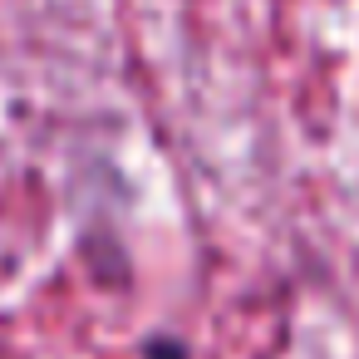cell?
I'll use <instances>...</instances> for the list:
<instances>
[{
    "label": "cell",
    "instance_id": "cell-1",
    "mask_svg": "<svg viewBox=\"0 0 359 359\" xmlns=\"http://www.w3.org/2000/svg\"><path fill=\"white\" fill-rule=\"evenodd\" d=\"M143 359H192V354H187L177 339H153V344L143 349Z\"/></svg>",
    "mask_w": 359,
    "mask_h": 359
}]
</instances>
